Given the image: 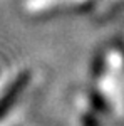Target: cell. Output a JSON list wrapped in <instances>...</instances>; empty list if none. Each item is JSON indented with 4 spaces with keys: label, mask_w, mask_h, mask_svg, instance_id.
Returning a JSON list of instances; mask_svg holds the SVG:
<instances>
[{
    "label": "cell",
    "mask_w": 124,
    "mask_h": 126,
    "mask_svg": "<svg viewBox=\"0 0 124 126\" xmlns=\"http://www.w3.org/2000/svg\"><path fill=\"white\" fill-rule=\"evenodd\" d=\"M30 79H32V72L30 71H22L17 78L12 81V84L7 87V91L0 96V119L9 113V109L20 97V94L24 93V89L29 86Z\"/></svg>",
    "instance_id": "6da1fadb"
},
{
    "label": "cell",
    "mask_w": 124,
    "mask_h": 126,
    "mask_svg": "<svg viewBox=\"0 0 124 126\" xmlns=\"http://www.w3.org/2000/svg\"><path fill=\"white\" fill-rule=\"evenodd\" d=\"M89 104L92 106L96 113H106L107 111V103L99 91H94V89L89 91Z\"/></svg>",
    "instance_id": "7a4b0ae2"
},
{
    "label": "cell",
    "mask_w": 124,
    "mask_h": 126,
    "mask_svg": "<svg viewBox=\"0 0 124 126\" xmlns=\"http://www.w3.org/2000/svg\"><path fill=\"white\" fill-rule=\"evenodd\" d=\"M81 123H82V126H101L99 118H97V113H91V111L82 114Z\"/></svg>",
    "instance_id": "3957f363"
},
{
    "label": "cell",
    "mask_w": 124,
    "mask_h": 126,
    "mask_svg": "<svg viewBox=\"0 0 124 126\" xmlns=\"http://www.w3.org/2000/svg\"><path fill=\"white\" fill-rule=\"evenodd\" d=\"M102 67H104V59H102V56H99L94 62V78H97V76L101 74Z\"/></svg>",
    "instance_id": "277c9868"
},
{
    "label": "cell",
    "mask_w": 124,
    "mask_h": 126,
    "mask_svg": "<svg viewBox=\"0 0 124 126\" xmlns=\"http://www.w3.org/2000/svg\"><path fill=\"white\" fill-rule=\"evenodd\" d=\"M123 57H124V47H123Z\"/></svg>",
    "instance_id": "5b68a950"
}]
</instances>
